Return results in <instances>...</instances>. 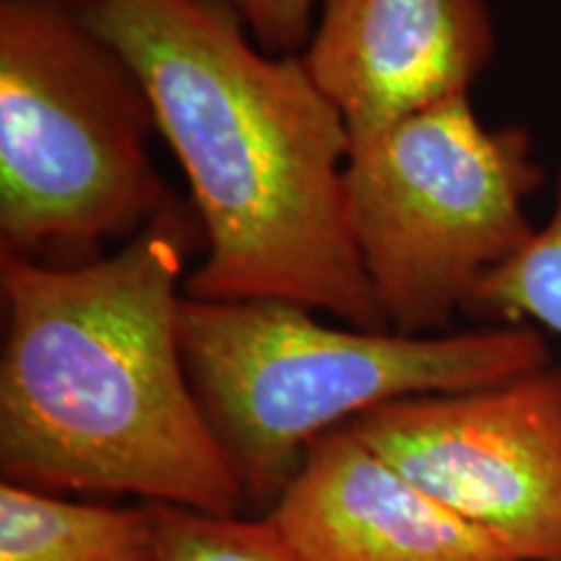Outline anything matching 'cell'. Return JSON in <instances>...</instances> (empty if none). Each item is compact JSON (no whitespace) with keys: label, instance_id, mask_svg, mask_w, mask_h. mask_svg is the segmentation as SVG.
I'll use <instances>...</instances> for the list:
<instances>
[{"label":"cell","instance_id":"1","mask_svg":"<svg viewBox=\"0 0 561 561\" xmlns=\"http://www.w3.org/2000/svg\"><path fill=\"white\" fill-rule=\"evenodd\" d=\"M79 13L140 76L191 185L206 261L185 297L291 301L390 331L348 227V125L301 55L265 53L219 0H91Z\"/></svg>","mask_w":561,"mask_h":561},{"label":"cell","instance_id":"2","mask_svg":"<svg viewBox=\"0 0 561 561\" xmlns=\"http://www.w3.org/2000/svg\"><path fill=\"white\" fill-rule=\"evenodd\" d=\"M201 242L193 203L174 198L115 255H0L3 481L240 515L248 494L180 351V284Z\"/></svg>","mask_w":561,"mask_h":561},{"label":"cell","instance_id":"3","mask_svg":"<svg viewBox=\"0 0 561 561\" xmlns=\"http://www.w3.org/2000/svg\"><path fill=\"white\" fill-rule=\"evenodd\" d=\"M180 351L248 504H271L307 447L377 405L507 382L551 364L525 325L403 335L328 325L291 301L180 299Z\"/></svg>","mask_w":561,"mask_h":561},{"label":"cell","instance_id":"4","mask_svg":"<svg viewBox=\"0 0 561 561\" xmlns=\"http://www.w3.org/2000/svg\"><path fill=\"white\" fill-rule=\"evenodd\" d=\"M149 91L62 0H0V255L102 257L174 201L153 167Z\"/></svg>","mask_w":561,"mask_h":561},{"label":"cell","instance_id":"5","mask_svg":"<svg viewBox=\"0 0 561 561\" xmlns=\"http://www.w3.org/2000/svg\"><path fill=\"white\" fill-rule=\"evenodd\" d=\"M543 170L517 125L489 130L455 94L351 136L348 227L371 294L403 335H439L530 240Z\"/></svg>","mask_w":561,"mask_h":561},{"label":"cell","instance_id":"6","mask_svg":"<svg viewBox=\"0 0 561 561\" xmlns=\"http://www.w3.org/2000/svg\"><path fill=\"white\" fill-rule=\"evenodd\" d=\"M346 426L520 561H561V367L403 398Z\"/></svg>","mask_w":561,"mask_h":561},{"label":"cell","instance_id":"7","mask_svg":"<svg viewBox=\"0 0 561 561\" xmlns=\"http://www.w3.org/2000/svg\"><path fill=\"white\" fill-rule=\"evenodd\" d=\"M348 136L468 94L494 55L483 0H320L299 53Z\"/></svg>","mask_w":561,"mask_h":561},{"label":"cell","instance_id":"8","mask_svg":"<svg viewBox=\"0 0 561 561\" xmlns=\"http://www.w3.org/2000/svg\"><path fill=\"white\" fill-rule=\"evenodd\" d=\"M265 517L301 561H520L348 426L307 447Z\"/></svg>","mask_w":561,"mask_h":561},{"label":"cell","instance_id":"9","mask_svg":"<svg viewBox=\"0 0 561 561\" xmlns=\"http://www.w3.org/2000/svg\"><path fill=\"white\" fill-rule=\"evenodd\" d=\"M149 504L115 507L0 483V561H151Z\"/></svg>","mask_w":561,"mask_h":561},{"label":"cell","instance_id":"10","mask_svg":"<svg viewBox=\"0 0 561 561\" xmlns=\"http://www.w3.org/2000/svg\"><path fill=\"white\" fill-rule=\"evenodd\" d=\"M466 314L500 320L504 325L533 320L561 335V174L549 221L533 231L507 263L481 280Z\"/></svg>","mask_w":561,"mask_h":561},{"label":"cell","instance_id":"11","mask_svg":"<svg viewBox=\"0 0 561 561\" xmlns=\"http://www.w3.org/2000/svg\"><path fill=\"white\" fill-rule=\"evenodd\" d=\"M153 520L151 561H301L268 517L149 504Z\"/></svg>","mask_w":561,"mask_h":561},{"label":"cell","instance_id":"12","mask_svg":"<svg viewBox=\"0 0 561 561\" xmlns=\"http://www.w3.org/2000/svg\"><path fill=\"white\" fill-rule=\"evenodd\" d=\"M271 55H299L312 37L314 0H219Z\"/></svg>","mask_w":561,"mask_h":561},{"label":"cell","instance_id":"13","mask_svg":"<svg viewBox=\"0 0 561 561\" xmlns=\"http://www.w3.org/2000/svg\"><path fill=\"white\" fill-rule=\"evenodd\" d=\"M62 3L73 5V9H76V11H79V9H83V5H89V3H91V0H62Z\"/></svg>","mask_w":561,"mask_h":561}]
</instances>
